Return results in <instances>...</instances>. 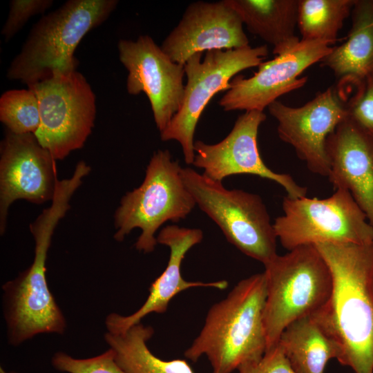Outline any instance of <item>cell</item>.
Segmentation results:
<instances>
[{
	"mask_svg": "<svg viewBox=\"0 0 373 373\" xmlns=\"http://www.w3.org/2000/svg\"><path fill=\"white\" fill-rule=\"evenodd\" d=\"M315 245L330 269L333 287L310 316L340 346L342 365L373 373V242Z\"/></svg>",
	"mask_w": 373,
	"mask_h": 373,
	"instance_id": "obj_1",
	"label": "cell"
},
{
	"mask_svg": "<svg viewBox=\"0 0 373 373\" xmlns=\"http://www.w3.org/2000/svg\"><path fill=\"white\" fill-rule=\"evenodd\" d=\"M74 193L67 184L56 187L50 205L29 226L35 240L32 263L2 286L3 313L11 345L40 334H63L66 330V318L48 285L46 263L55 229L70 209Z\"/></svg>",
	"mask_w": 373,
	"mask_h": 373,
	"instance_id": "obj_2",
	"label": "cell"
},
{
	"mask_svg": "<svg viewBox=\"0 0 373 373\" xmlns=\"http://www.w3.org/2000/svg\"><path fill=\"white\" fill-rule=\"evenodd\" d=\"M265 273L241 280L225 298L209 309L204 324L184 356L196 362L206 356L212 373H231L259 361L267 350L264 309Z\"/></svg>",
	"mask_w": 373,
	"mask_h": 373,
	"instance_id": "obj_3",
	"label": "cell"
},
{
	"mask_svg": "<svg viewBox=\"0 0 373 373\" xmlns=\"http://www.w3.org/2000/svg\"><path fill=\"white\" fill-rule=\"evenodd\" d=\"M117 4V0H69L43 15L8 66V79L29 86L55 74L75 70L78 44L108 19Z\"/></svg>",
	"mask_w": 373,
	"mask_h": 373,
	"instance_id": "obj_4",
	"label": "cell"
},
{
	"mask_svg": "<svg viewBox=\"0 0 373 373\" xmlns=\"http://www.w3.org/2000/svg\"><path fill=\"white\" fill-rule=\"evenodd\" d=\"M267 295L264 326L267 350L276 346L291 323L310 316L329 298L330 269L316 245L296 247L264 265Z\"/></svg>",
	"mask_w": 373,
	"mask_h": 373,
	"instance_id": "obj_5",
	"label": "cell"
},
{
	"mask_svg": "<svg viewBox=\"0 0 373 373\" xmlns=\"http://www.w3.org/2000/svg\"><path fill=\"white\" fill-rule=\"evenodd\" d=\"M181 169L169 151L153 153L142 183L122 197L115 212V240L122 242L134 229H140L135 247L149 254L157 244L155 233L162 224L187 217L196 204L184 184Z\"/></svg>",
	"mask_w": 373,
	"mask_h": 373,
	"instance_id": "obj_6",
	"label": "cell"
},
{
	"mask_svg": "<svg viewBox=\"0 0 373 373\" xmlns=\"http://www.w3.org/2000/svg\"><path fill=\"white\" fill-rule=\"evenodd\" d=\"M181 175L196 205L231 244L263 265L278 254L274 225L260 195L228 189L189 167L182 168Z\"/></svg>",
	"mask_w": 373,
	"mask_h": 373,
	"instance_id": "obj_7",
	"label": "cell"
},
{
	"mask_svg": "<svg viewBox=\"0 0 373 373\" xmlns=\"http://www.w3.org/2000/svg\"><path fill=\"white\" fill-rule=\"evenodd\" d=\"M283 215L273 223L277 239L290 251L319 243L373 242V228L348 191L336 189L328 198L285 196Z\"/></svg>",
	"mask_w": 373,
	"mask_h": 373,
	"instance_id": "obj_8",
	"label": "cell"
},
{
	"mask_svg": "<svg viewBox=\"0 0 373 373\" xmlns=\"http://www.w3.org/2000/svg\"><path fill=\"white\" fill-rule=\"evenodd\" d=\"M193 55L185 63L186 84L182 104L166 128L160 133L164 142L175 140L181 145L184 162L193 164L194 133L200 117L211 99L227 90L240 72L258 67L268 55L266 45L231 50H215Z\"/></svg>",
	"mask_w": 373,
	"mask_h": 373,
	"instance_id": "obj_9",
	"label": "cell"
},
{
	"mask_svg": "<svg viewBox=\"0 0 373 373\" xmlns=\"http://www.w3.org/2000/svg\"><path fill=\"white\" fill-rule=\"evenodd\" d=\"M37 98L39 144L55 160L82 149L92 133L96 97L86 78L77 70L57 73L28 86Z\"/></svg>",
	"mask_w": 373,
	"mask_h": 373,
	"instance_id": "obj_10",
	"label": "cell"
},
{
	"mask_svg": "<svg viewBox=\"0 0 373 373\" xmlns=\"http://www.w3.org/2000/svg\"><path fill=\"white\" fill-rule=\"evenodd\" d=\"M117 50L119 61L128 71V93L146 94L156 126L162 132L184 99V65L173 61L147 35L136 40L120 39Z\"/></svg>",
	"mask_w": 373,
	"mask_h": 373,
	"instance_id": "obj_11",
	"label": "cell"
},
{
	"mask_svg": "<svg viewBox=\"0 0 373 373\" xmlns=\"http://www.w3.org/2000/svg\"><path fill=\"white\" fill-rule=\"evenodd\" d=\"M332 48L323 41L300 39L287 51L262 61L253 76L234 77L219 105L225 111H263L279 97L303 87L307 77L300 74L321 62Z\"/></svg>",
	"mask_w": 373,
	"mask_h": 373,
	"instance_id": "obj_12",
	"label": "cell"
},
{
	"mask_svg": "<svg viewBox=\"0 0 373 373\" xmlns=\"http://www.w3.org/2000/svg\"><path fill=\"white\" fill-rule=\"evenodd\" d=\"M266 117L263 111H246L220 142L210 144L195 141L193 165L203 169L202 173L215 181L222 182L233 175H254L276 182L289 198L305 197L306 187L297 184L289 174L273 171L262 160L257 138L259 127Z\"/></svg>",
	"mask_w": 373,
	"mask_h": 373,
	"instance_id": "obj_13",
	"label": "cell"
},
{
	"mask_svg": "<svg viewBox=\"0 0 373 373\" xmlns=\"http://www.w3.org/2000/svg\"><path fill=\"white\" fill-rule=\"evenodd\" d=\"M58 179L55 160L34 133L6 131L0 144V232L17 200L41 204L52 201Z\"/></svg>",
	"mask_w": 373,
	"mask_h": 373,
	"instance_id": "obj_14",
	"label": "cell"
},
{
	"mask_svg": "<svg viewBox=\"0 0 373 373\" xmlns=\"http://www.w3.org/2000/svg\"><path fill=\"white\" fill-rule=\"evenodd\" d=\"M267 108L278 122L280 139L294 147L310 171L328 177L327 140L348 117L347 106L336 90L329 87L302 106L292 107L277 100Z\"/></svg>",
	"mask_w": 373,
	"mask_h": 373,
	"instance_id": "obj_15",
	"label": "cell"
},
{
	"mask_svg": "<svg viewBox=\"0 0 373 373\" xmlns=\"http://www.w3.org/2000/svg\"><path fill=\"white\" fill-rule=\"evenodd\" d=\"M243 25L227 0L195 1L188 6L160 47L173 61L184 65L195 53L249 46Z\"/></svg>",
	"mask_w": 373,
	"mask_h": 373,
	"instance_id": "obj_16",
	"label": "cell"
},
{
	"mask_svg": "<svg viewBox=\"0 0 373 373\" xmlns=\"http://www.w3.org/2000/svg\"><path fill=\"white\" fill-rule=\"evenodd\" d=\"M156 239L157 244L167 246L170 249L166 269L152 283L146 300L135 312L128 316L117 313L107 315L105 320L107 332L113 334L122 333L131 326L141 323V320L151 313H164L171 299L189 288L202 287L224 289L227 287L228 283L224 280L208 283L188 281L182 276L181 265L185 255L203 239L201 229L167 225L160 230Z\"/></svg>",
	"mask_w": 373,
	"mask_h": 373,
	"instance_id": "obj_17",
	"label": "cell"
},
{
	"mask_svg": "<svg viewBox=\"0 0 373 373\" xmlns=\"http://www.w3.org/2000/svg\"><path fill=\"white\" fill-rule=\"evenodd\" d=\"M328 179L348 191L373 228V137L348 117L328 136Z\"/></svg>",
	"mask_w": 373,
	"mask_h": 373,
	"instance_id": "obj_18",
	"label": "cell"
},
{
	"mask_svg": "<svg viewBox=\"0 0 373 373\" xmlns=\"http://www.w3.org/2000/svg\"><path fill=\"white\" fill-rule=\"evenodd\" d=\"M347 39L321 61L340 80L358 84L373 73V0H354Z\"/></svg>",
	"mask_w": 373,
	"mask_h": 373,
	"instance_id": "obj_19",
	"label": "cell"
},
{
	"mask_svg": "<svg viewBox=\"0 0 373 373\" xmlns=\"http://www.w3.org/2000/svg\"><path fill=\"white\" fill-rule=\"evenodd\" d=\"M248 31L282 54L299 41L295 34L298 0H227Z\"/></svg>",
	"mask_w": 373,
	"mask_h": 373,
	"instance_id": "obj_20",
	"label": "cell"
},
{
	"mask_svg": "<svg viewBox=\"0 0 373 373\" xmlns=\"http://www.w3.org/2000/svg\"><path fill=\"white\" fill-rule=\"evenodd\" d=\"M278 344L295 373H324L328 361L338 359L340 346L312 316L289 324Z\"/></svg>",
	"mask_w": 373,
	"mask_h": 373,
	"instance_id": "obj_21",
	"label": "cell"
},
{
	"mask_svg": "<svg viewBox=\"0 0 373 373\" xmlns=\"http://www.w3.org/2000/svg\"><path fill=\"white\" fill-rule=\"evenodd\" d=\"M153 334L151 326L140 323L122 333L107 332L104 339L126 373H194L186 360L165 361L154 355L146 344Z\"/></svg>",
	"mask_w": 373,
	"mask_h": 373,
	"instance_id": "obj_22",
	"label": "cell"
},
{
	"mask_svg": "<svg viewBox=\"0 0 373 373\" xmlns=\"http://www.w3.org/2000/svg\"><path fill=\"white\" fill-rule=\"evenodd\" d=\"M354 3V0H298L297 27L301 40L334 44Z\"/></svg>",
	"mask_w": 373,
	"mask_h": 373,
	"instance_id": "obj_23",
	"label": "cell"
},
{
	"mask_svg": "<svg viewBox=\"0 0 373 373\" xmlns=\"http://www.w3.org/2000/svg\"><path fill=\"white\" fill-rule=\"evenodd\" d=\"M0 121L15 134L35 133L40 125L38 100L35 92L12 89L0 97Z\"/></svg>",
	"mask_w": 373,
	"mask_h": 373,
	"instance_id": "obj_24",
	"label": "cell"
},
{
	"mask_svg": "<svg viewBox=\"0 0 373 373\" xmlns=\"http://www.w3.org/2000/svg\"><path fill=\"white\" fill-rule=\"evenodd\" d=\"M51 363L55 370L67 373H126L117 363L115 353L111 348L86 358H76L57 352L53 354Z\"/></svg>",
	"mask_w": 373,
	"mask_h": 373,
	"instance_id": "obj_25",
	"label": "cell"
},
{
	"mask_svg": "<svg viewBox=\"0 0 373 373\" xmlns=\"http://www.w3.org/2000/svg\"><path fill=\"white\" fill-rule=\"evenodd\" d=\"M358 85L359 90L346 106L348 117L373 137V73Z\"/></svg>",
	"mask_w": 373,
	"mask_h": 373,
	"instance_id": "obj_26",
	"label": "cell"
},
{
	"mask_svg": "<svg viewBox=\"0 0 373 373\" xmlns=\"http://www.w3.org/2000/svg\"><path fill=\"white\" fill-rule=\"evenodd\" d=\"M53 4L52 0H12L1 35L6 41L12 39L32 17L44 13Z\"/></svg>",
	"mask_w": 373,
	"mask_h": 373,
	"instance_id": "obj_27",
	"label": "cell"
},
{
	"mask_svg": "<svg viewBox=\"0 0 373 373\" xmlns=\"http://www.w3.org/2000/svg\"><path fill=\"white\" fill-rule=\"evenodd\" d=\"M238 373H295L281 347L277 344L258 361L240 367Z\"/></svg>",
	"mask_w": 373,
	"mask_h": 373,
	"instance_id": "obj_28",
	"label": "cell"
},
{
	"mask_svg": "<svg viewBox=\"0 0 373 373\" xmlns=\"http://www.w3.org/2000/svg\"><path fill=\"white\" fill-rule=\"evenodd\" d=\"M372 292H373V280H372Z\"/></svg>",
	"mask_w": 373,
	"mask_h": 373,
	"instance_id": "obj_29",
	"label": "cell"
}]
</instances>
